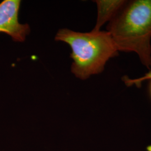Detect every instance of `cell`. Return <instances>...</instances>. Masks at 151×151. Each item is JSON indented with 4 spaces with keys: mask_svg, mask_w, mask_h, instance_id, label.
I'll return each instance as SVG.
<instances>
[{
    "mask_svg": "<svg viewBox=\"0 0 151 151\" xmlns=\"http://www.w3.org/2000/svg\"><path fill=\"white\" fill-rule=\"evenodd\" d=\"M19 0H4L0 3V33L9 35L15 42H23L30 32L27 24L19 20Z\"/></svg>",
    "mask_w": 151,
    "mask_h": 151,
    "instance_id": "3",
    "label": "cell"
},
{
    "mask_svg": "<svg viewBox=\"0 0 151 151\" xmlns=\"http://www.w3.org/2000/svg\"><path fill=\"white\" fill-rule=\"evenodd\" d=\"M127 0H96L97 15L92 31L99 32L106 22H109L122 9Z\"/></svg>",
    "mask_w": 151,
    "mask_h": 151,
    "instance_id": "4",
    "label": "cell"
},
{
    "mask_svg": "<svg viewBox=\"0 0 151 151\" xmlns=\"http://www.w3.org/2000/svg\"><path fill=\"white\" fill-rule=\"evenodd\" d=\"M122 80L127 86H135L139 87L142 86V84L143 82L148 80L151 81V70L147 72L145 75L137 78H130L127 76H124L122 78Z\"/></svg>",
    "mask_w": 151,
    "mask_h": 151,
    "instance_id": "5",
    "label": "cell"
},
{
    "mask_svg": "<svg viewBox=\"0 0 151 151\" xmlns=\"http://www.w3.org/2000/svg\"><path fill=\"white\" fill-rule=\"evenodd\" d=\"M106 31L119 52L135 53L151 70V0L127 1Z\"/></svg>",
    "mask_w": 151,
    "mask_h": 151,
    "instance_id": "1",
    "label": "cell"
},
{
    "mask_svg": "<svg viewBox=\"0 0 151 151\" xmlns=\"http://www.w3.org/2000/svg\"><path fill=\"white\" fill-rule=\"evenodd\" d=\"M150 91H151V86H150Z\"/></svg>",
    "mask_w": 151,
    "mask_h": 151,
    "instance_id": "6",
    "label": "cell"
},
{
    "mask_svg": "<svg viewBox=\"0 0 151 151\" xmlns=\"http://www.w3.org/2000/svg\"></svg>",
    "mask_w": 151,
    "mask_h": 151,
    "instance_id": "7",
    "label": "cell"
},
{
    "mask_svg": "<svg viewBox=\"0 0 151 151\" xmlns=\"http://www.w3.org/2000/svg\"><path fill=\"white\" fill-rule=\"evenodd\" d=\"M55 40L70 45L73 60L71 72L82 80L103 72L108 61L119 54L107 31L81 32L62 29L57 32Z\"/></svg>",
    "mask_w": 151,
    "mask_h": 151,
    "instance_id": "2",
    "label": "cell"
}]
</instances>
